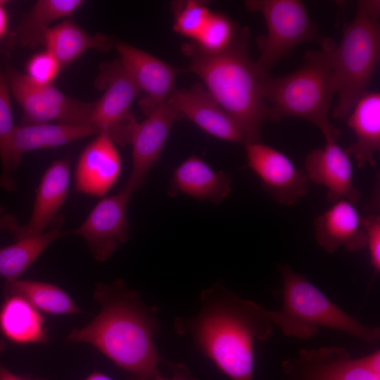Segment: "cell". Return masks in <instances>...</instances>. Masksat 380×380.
I'll use <instances>...</instances> for the list:
<instances>
[{"label":"cell","mask_w":380,"mask_h":380,"mask_svg":"<svg viewBox=\"0 0 380 380\" xmlns=\"http://www.w3.org/2000/svg\"><path fill=\"white\" fill-rule=\"evenodd\" d=\"M196 315L175 317L173 329L232 380H253L254 345L270 338V310L220 281L201 291Z\"/></svg>","instance_id":"1"},{"label":"cell","mask_w":380,"mask_h":380,"mask_svg":"<svg viewBox=\"0 0 380 380\" xmlns=\"http://www.w3.org/2000/svg\"><path fill=\"white\" fill-rule=\"evenodd\" d=\"M94 298L101 311L87 325L73 329L65 341L91 345L129 380H154L158 364L166 362L153 340L160 331L158 308L146 304L138 291L120 279L110 285L98 284Z\"/></svg>","instance_id":"2"},{"label":"cell","mask_w":380,"mask_h":380,"mask_svg":"<svg viewBox=\"0 0 380 380\" xmlns=\"http://www.w3.org/2000/svg\"><path fill=\"white\" fill-rule=\"evenodd\" d=\"M247 31L239 32L224 51L209 53L195 43L184 44L190 70L204 82L207 91L240 128L244 144L261 141V127L270 118L263 93L267 75L248 55Z\"/></svg>","instance_id":"3"},{"label":"cell","mask_w":380,"mask_h":380,"mask_svg":"<svg viewBox=\"0 0 380 380\" xmlns=\"http://www.w3.org/2000/svg\"><path fill=\"white\" fill-rule=\"evenodd\" d=\"M322 49L308 51L300 68L287 75L263 80V93L270 103V118L278 121L284 117L305 120L318 127L323 135L337 131L329 122V113L335 82L331 53L335 46L328 39Z\"/></svg>","instance_id":"4"},{"label":"cell","mask_w":380,"mask_h":380,"mask_svg":"<svg viewBox=\"0 0 380 380\" xmlns=\"http://www.w3.org/2000/svg\"><path fill=\"white\" fill-rule=\"evenodd\" d=\"M281 281L282 307L270 310V319L284 336L299 340L313 337L319 327L335 329L369 344L379 341V327L360 322L334 303L305 274L288 264H277Z\"/></svg>","instance_id":"5"},{"label":"cell","mask_w":380,"mask_h":380,"mask_svg":"<svg viewBox=\"0 0 380 380\" xmlns=\"http://www.w3.org/2000/svg\"><path fill=\"white\" fill-rule=\"evenodd\" d=\"M380 1L357 3L353 20L346 27L339 44L334 46L331 64L338 103L333 117H347L366 94L380 58Z\"/></svg>","instance_id":"6"},{"label":"cell","mask_w":380,"mask_h":380,"mask_svg":"<svg viewBox=\"0 0 380 380\" xmlns=\"http://www.w3.org/2000/svg\"><path fill=\"white\" fill-rule=\"evenodd\" d=\"M245 4L249 11L260 13L266 23V34L257 39L260 54L255 62L267 74L296 46L317 36V27L300 1L251 0Z\"/></svg>","instance_id":"7"},{"label":"cell","mask_w":380,"mask_h":380,"mask_svg":"<svg viewBox=\"0 0 380 380\" xmlns=\"http://www.w3.org/2000/svg\"><path fill=\"white\" fill-rule=\"evenodd\" d=\"M4 75L10 92L23 109L21 125H91L94 102L70 98L53 84H36L11 65L6 67Z\"/></svg>","instance_id":"8"},{"label":"cell","mask_w":380,"mask_h":380,"mask_svg":"<svg viewBox=\"0 0 380 380\" xmlns=\"http://www.w3.org/2000/svg\"><path fill=\"white\" fill-rule=\"evenodd\" d=\"M281 367L287 380H380V350L353 358L337 346L302 348Z\"/></svg>","instance_id":"9"},{"label":"cell","mask_w":380,"mask_h":380,"mask_svg":"<svg viewBox=\"0 0 380 380\" xmlns=\"http://www.w3.org/2000/svg\"><path fill=\"white\" fill-rule=\"evenodd\" d=\"M96 83L104 89L94 102L90 124L117 144H130L137 122L129 108L140 92L119 58L102 65Z\"/></svg>","instance_id":"10"},{"label":"cell","mask_w":380,"mask_h":380,"mask_svg":"<svg viewBox=\"0 0 380 380\" xmlns=\"http://www.w3.org/2000/svg\"><path fill=\"white\" fill-rule=\"evenodd\" d=\"M131 195L122 189L115 195L103 198L79 227L64 232V235L82 237L93 257L97 261H106L129 239L127 205Z\"/></svg>","instance_id":"11"},{"label":"cell","mask_w":380,"mask_h":380,"mask_svg":"<svg viewBox=\"0 0 380 380\" xmlns=\"http://www.w3.org/2000/svg\"><path fill=\"white\" fill-rule=\"evenodd\" d=\"M247 165L260 179L262 189L283 206H291L309 189L305 172L279 150L260 142L246 144Z\"/></svg>","instance_id":"12"},{"label":"cell","mask_w":380,"mask_h":380,"mask_svg":"<svg viewBox=\"0 0 380 380\" xmlns=\"http://www.w3.org/2000/svg\"><path fill=\"white\" fill-rule=\"evenodd\" d=\"M182 118L167 98L146 115L144 120L137 123L130 141L132 171L122 189L132 194L144 184L147 175L161 154L173 123Z\"/></svg>","instance_id":"13"},{"label":"cell","mask_w":380,"mask_h":380,"mask_svg":"<svg viewBox=\"0 0 380 380\" xmlns=\"http://www.w3.org/2000/svg\"><path fill=\"white\" fill-rule=\"evenodd\" d=\"M338 130L324 135V146L308 154L303 171L309 182L327 189L329 203L346 199L356 204L361 196L353 181L350 156L338 144Z\"/></svg>","instance_id":"14"},{"label":"cell","mask_w":380,"mask_h":380,"mask_svg":"<svg viewBox=\"0 0 380 380\" xmlns=\"http://www.w3.org/2000/svg\"><path fill=\"white\" fill-rule=\"evenodd\" d=\"M119 60L144 97L139 104L148 115L175 90L178 70L129 44L119 42Z\"/></svg>","instance_id":"15"},{"label":"cell","mask_w":380,"mask_h":380,"mask_svg":"<svg viewBox=\"0 0 380 380\" xmlns=\"http://www.w3.org/2000/svg\"><path fill=\"white\" fill-rule=\"evenodd\" d=\"M122 161L115 143L99 134L84 148L75 170V188L80 193L104 196L115 184Z\"/></svg>","instance_id":"16"},{"label":"cell","mask_w":380,"mask_h":380,"mask_svg":"<svg viewBox=\"0 0 380 380\" xmlns=\"http://www.w3.org/2000/svg\"><path fill=\"white\" fill-rule=\"evenodd\" d=\"M313 227L317 243L329 253L340 248L354 253L366 247L362 214L348 200L331 203L330 207L315 219Z\"/></svg>","instance_id":"17"},{"label":"cell","mask_w":380,"mask_h":380,"mask_svg":"<svg viewBox=\"0 0 380 380\" xmlns=\"http://www.w3.org/2000/svg\"><path fill=\"white\" fill-rule=\"evenodd\" d=\"M168 99L182 117L206 133L227 141L244 143L238 125L202 87L175 89Z\"/></svg>","instance_id":"18"},{"label":"cell","mask_w":380,"mask_h":380,"mask_svg":"<svg viewBox=\"0 0 380 380\" xmlns=\"http://www.w3.org/2000/svg\"><path fill=\"white\" fill-rule=\"evenodd\" d=\"M70 184V163L66 159L53 162L36 190L30 220L13 234L15 240L44 233L64 204Z\"/></svg>","instance_id":"19"},{"label":"cell","mask_w":380,"mask_h":380,"mask_svg":"<svg viewBox=\"0 0 380 380\" xmlns=\"http://www.w3.org/2000/svg\"><path fill=\"white\" fill-rule=\"evenodd\" d=\"M232 179L224 171L212 169L204 160L191 156L174 171L167 194H184L200 201L221 203L229 194Z\"/></svg>","instance_id":"20"},{"label":"cell","mask_w":380,"mask_h":380,"mask_svg":"<svg viewBox=\"0 0 380 380\" xmlns=\"http://www.w3.org/2000/svg\"><path fill=\"white\" fill-rule=\"evenodd\" d=\"M347 124L355 141L346 150L359 168L376 165L375 155L380 150V94H365L347 116Z\"/></svg>","instance_id":"21"},{"label":"cell","mask_w":380,"mask_h":380,"mask_svg":"<svg viewBox=\"0 0 380 380\" xmlns=\"http://www.w3.org/2000/svg\"><path fill=\"white\" fill-rule=\"evenodd\" d=\"M99 134L91 125H67L43 123L15 126L11 141V160L13 171L27 152L61 146L75 140Z\"/></svg>","instance_id":"22"},{"label":"cell","mask_w":380,"mask_h":380,"mask_svg":"<svg viewBox=\"0 0 380 380\" xmlns=\"http://www.w3.org/2000/svg\"><path fill=\"white\" fill-rule=\"evenodd\" d=\"M0 332L15 344L46 343L49 341L44 317L16 295L5 296L0 307Z\"/></svg>","instance_id":"23"},{"label":"cell","mask_w":380,"mask_h":380,"mask_svg":"<svg viewBox=\"0 0 380 380\" xmlns=\"http://www.w3.org/2000/svg\"><path fill=\"white\" fill-rule=\"evenodd\" d=\"M112 43L110 37L101 33L90 34L72 20H65L48 30L42 46L63 68L89 49L109 50Z\"/></svg>","instance_id":"24"},{"label":"cell","mask_w":380,"mask_h":380,"mask_svg":"<svg viewBox=\"0 0 380 380\" xmlns=\"http://www.w3.org/2000/svg\"><path fill=\"white\" fill-rule=\"evenodd\" d=\"M63 214L58 215L44 233L17 239L0 248V276L6 281L18 279L56 239L64 236Z\"/></svg>","instance_id":"25"},{"label":"cell","mask_w":380,"mask_h":380,"mask_svg":"<svg viewBox=\"0 0 380 380\" xmlns=\"http://www.w3.org/2000/svg\"><path fill=\"white\" fill-rule=\"evenodd\" d=\"M81 0H39L16 28L20 44L34 49L43 45L45 34L56 20L70 16L83 4Z\"/></svg>","instance_id":"26"},{"label":"cell","mask_w":380,"mask_h":380,"mask_svg":"<svg viewBox=\"0 0 380 380\" xmlns=\"http://www.w3.org/2000/svg\"><path fill=\"white\" fill-rule=\"evenodd\" d=\"M5 296L16 295L39 311L53 315L81 313L71 297L61 288L43 281L15 279L6 281Z\"/></svg>","instance_id":"27"},{"label":"cell","mask_w":380,"mask_h":380,"mask_svg":"<svg viewBox=\"0 0 380 380\" xmlns=\"http://www.w3.org/2000/svg\"><path fill=\"white\" fill-rule=\"evenodd\" d=\"M8 88L0 60V189L13 191L16 189L15 172L11 160V141L16 125L13 123Z\"/></svg>","instance_id":"28"},{"label":"cell","mask_w":380,"mask_h":380,"mask_svg":"<svg viewBox=\"0 0 380 380\" xmlns=\"http://www.w3.org/2000/svg\"><path fill=\"white\" fill-rule=\"evenodd\" d=\"M238 34L234 23L229 18L223 14L210 13L194 43L205 52L217 53L228 49Z\"/></svg>","instance_id":"29"},{"label":"cell","mask_w":380,"mask_h":380,"mask_svg":"<svg viewBox=\"0 0 380 380\" xmlns=\"http://www.w3.org/2000/svg\"><path fill=\"white\" fill-rule=\"evenodd\" d=\"M376 179L373 195L369 201L362 222L370 264L374 272L380 271V193L379 177Z\"/></svg>","instance_id":"30"},{"label":"cell","mask_w":380,"mask_h":380,"mask_svg":"<svg viewBox=\"0 0 380 380\" xmlns=\"http://www.w3.org/2000/svg\"><path fill=\"white\" fill-rule=\"evenodd\" d=\"M210 12L201 2L187 1L178 4L175 10L174 30L194 40L205 26Z\"/></svg>","instance_id":"31"},{"label":"cell","mask_w":380,"mask_h":380,"mask_svg":"<svg viewBox=\"0 0 380 380\" xmlns=\"http://www.w3.org/2000/svg\"><path fill=\"white\" fill-rule=\"evenodd\" d=\"M62 67L56 58L44 49L33 55L26 64L27 77L38 85H50L59 75Z\"/></svg>","instance_id":"32"},{"label":"cell","mask_w":380,"mask_h":380,"mask_svg":"<svg viewBox=\"0 0 380 380\" xmlns=\"http://www.w3.org/2000/svg\"><path fill=\"white\" fill-rule=\"evenodd\" d=\"M165 364L172 372L171 377L166 378L163 376L158 370L154 380H196L183 364L168 361H166Z\"/></svg>","instance_id":"33"},{"label":"cell","mask_w":380,"mask_h":380,"mask_svg":"<svg viewBox=\"0 0 380 380\" xmlns=\"http://www.w3.org/2000/svg\"><path fill=\"white\" fill-rule=\"evenodd\" d=\"M20 227V224L17 218L0 205V231L8 232L14 234Z\"/></svg>","instance_id":"34"},{"label":"cell","mask_w":380,"mask_h":380,"mask_svg":"<svg viewBox=\"0 0 380 380\" xmlns=\"http://www.w3.org/2000/svg\"><path fill=\"white\" fill-rule=\"evenodd\" d=\"M6 347L5 342L0 339V380H45L42 379H31L30 378L18 376L7 369L1 361V356Z\"/></svg>","instance_id":"35"},{"label":"cell","mask_w":380,"mask_h":380,"mask_svg":"<svg viewBox=\"0 0 380 380\" xmlns=\"http://www.w3.org/2000/svg\"><path fill=\"white\" fill-rule=\"evenodd\" d=\"M8 27V15L5 1L0 0V40L6 34Z\"/></svg>","instance_id":"36"},{"label":"cell","mask_w":380,"mask_h":380,"mask_svg":"<svg viewBox=\"0 0 380 380\" xmlns=\"http://www.w3.org/2000/svg\"><path fill=\"white\" fill-rule=\"evenodd\" d=\"M84 380H113L108 376L98 372L94 371Z\"/></svg>","instance_id":"37"}]
</instances>
